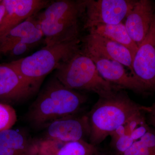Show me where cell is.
<instances>
[{
  "label": "cell",
  "mask_w": 155,
  "mask_h": 155,
  "mask_svg": "<svg viewBox=\"0 0 155 155\" xmlns=\"http://www.w3.org/2000/svg\"><path fill=\"white\" fill-rule=\"evenodd\" d=\"M119 155H155V130L147 131L139 140Z\"/></svg>",
  "instance_id": "ac0fdd59"
},
{
  "label": "cell",
  "mask_w": 155,
  "mask_h": 155,
  "mask_svg": "<svg viewBox=\"0 0 155 155\" xmlns=\"http://www.w3.org/2000/svg\"><path fill=\"white\" fill-rule=\"evenodd\" d=\"M149 119H155V101L151 107H149Z\"/></svg>",
  "instance_id": "d4e9b609"
},
{
  "label": "cell",
  "mask_w": 155,
  "mask_h": 155,
  "mask_svg": "<svg viewBox=\"0 0 155 155\" xmlns=\"http://www.w3.org/2000/svg\"><path fill=\"white\" fill-rule=\"evenodd\" d=\"M86 100L85 96L66 87L54 76L31 106L27 118L35 127H45L58 119L76 115Z\"/></svg>",
  "instance_id": "6da1fadb"
},
{
  "label": "cell",
  "mask_w": 155,
  "mask_h": 155,
  "mask_svg": "<svg viewBox=\"0 0 155 155\" xmlns=\"http://www.w3.org/2000/svg\"><path fill=\"white\" fill-rule=\"evenodd\" d=\"M87 30L89 33L96 34L124 46L130 50L133 58L138 49V46L130 37L122 22L115 25L99 24Z\"/></svg>",
  "instance_id": "2e32d148"
},
{
  "label": "cell",
  "mask_w": 155,
  "mask_h": 155,
  "mask_svg": "<svg viewBox=\"0 0 155 155\" xmlns=\"http://www.w3.org/2000/svg\"><path fill=\"white\" fill-rule=\"evenodd\" d=\"M90 57L94 62L99 73L104 80L121 89H127L143 93V90L137 81L129 74L122 64L105 58Z\"/></svg>",
  "instance_id": "4fadbf2b"
},
{
  "label": "cell",
  "mask_w": 155,
  "mask_h": 155,
  "mask_svg": "<svg viewBox=\"0 0 155 155\" xmlns=\"http://www.w3.org/2000/svg\"><path fill=\"white\" fill-rule=\"evenodd\" d=\"M34 45H35L28 44L22 41L18 42L11 48L6 55L11 56L22 55L27 52L30 48Z\"/></svg>",
  "instance_id": "7402d4cb"
},
{
  "label": "cell",
  "mask_w": 155,
  "mask_h": 155,
  "mask_svg": "<svg viewBox=\"0 0 155 155\" xmlns=\"http://www.w3.org/2000/svg\"><path fill=\"white\" fill-rule=\"evenodd\" d=\"M37 17L45 38V46H51L79 38V19L84 14V0L51 2Z\"/></svg>",
  "instance_id": "3957f363"
},
{
  "label": "cell",
  "mask_w": 155,
  "mask_h": 155,
  "mask_svg": "<svg viewBox=\"0 0 155 155\" xmlns=\"http://www.w3.org/2000/svg\"><path fill=\"white\" fill-rule=\"evenodd\" d=\"M46 138L66 143L85 140L90 133L88 116L72 115L52 122L45 127Z\"/></svg>",
  "instance_id": "30bf717a"
},
{
  "label": "cell",
  "mask_w": 155,
  "mask_h": 155,
  "mask_svg": "<svg viewBox=\"0 0 155 155\" xmlns=\"http://www.w3.org/2000/svg\"><path fill=\"white\" fill-rule=\"evenodd\" d=\"M150 127L146 122L138 126L131 132L130 135L134 141L139 140L145 134Z\"/></svg>",
  "instance_id": "603a6c76"
},
{
  "label": "cell",
  "mask_w": 155,
  "mask_h": 155,
  "mask_svg": "<svg viewBox=\"0 0 155 155\" xmlns=\"http://www.w3.org/2000/svg\"><path fill=\"white\" fill-rule=\"evenodd\" d=\"M81 50L88 57L116 61L131 71L133 57L122 45L96 34L89 33L82 39Z\"/></svg>",
  "instance_id": "ba28073f"
},
{
  "label": "cell",
  "mask_w": 155,
  "mask_h": 155,
  "mask_svg": "<svg viewBox=\"0 0 155 155\" xmlns=\"http://www.w3.org/2000/svg\"><path fill=\"white\" fill-rule=\"evenodd\" d=\"M5 13V7L0 1V23Z\"/></svg>",
  "instance_id": "484cf974"
},
{
  "label": "cell",
  "mask_w": 155,
  "mask_h": 155,
  "mask_svg": "<svg viewBox=\"0 0 155 155\" xmlns=\"http://www.w3.org/2000/svg\"><path fill=\"white\" fill-rule=\"evenodd\" d=\"M131 74L143 92L155 91V14L149 32L134 56Z\"/></svg>",
  "instance_id": "52a82bcc"
},
{
  "label": "cell",
  "mask_w": 155,
  "mask_h": 155,
  "mask_svg": "<svg viewBox=\"0 0 155 155\" xmlns=\"http://www.w3.org/2000/svg\"><path fill=\"white\" fill-rule=\"evenodd\" d=\"M97 146L84 140L63 143L54 155H97Z\"/></svg>",
  "instance_id": "e0dca14e"
},
{
  "label": "cell",
  "mask_w": 155,
  "mask_h": 155,
  "mask_svg": "<svg viewBox=\"0 0 155 155\" xmlns=\"http://www.w3.org/2000/svg\"><path fill=\"white\" fill-rule=\"evenodd\" d=\"M54 76L68 88L92 92L99 97L122 90L101 77L94 61L81 48L56 69Z\"/></svg>",
  "instance_id": "5b68a950"
},
{
  "label": "cell",
  "mask_w": 155,
  "mask_h": 155,
  "mask_svg": "<svg viewBox=\"0 0 155 155\" xmlns=\"http://www.w3.org/2000/svg\"><path fill=\"white\" fill-rule=\"evenodd\" d=\"M79 38L45 47L11 64L23 80L38 90L46 75L55 70L81 48Z\"/></svg>",
  "instance_id": "277c9868"
},
{
  "label": "cell",
  "mask_w": 155,
  "mask_h": 155,
  "mask_svg": "<svg viewBox=\"0 0 155 155\" xmlns=\"http://www.w3.org/2000/svg\"><path fill=\"white\" fill-rule=\"evenodd\" d=\"M38 91L9 63L0 64V103L11 105L22 102Z\"/></svg>",
  "instance_id": "9c48e42d"
},
{
  "label": "cell",
  "mask_w": 155,
  "mask_h": 155,
  "mask_svg": "<svg viewBox=\"0 0 155 155\" xmlns=\"http://www.w3.org/2000/svg\"><path fill=\"white\" fill-rule=\"evenodd\" d=\"M39 141L20 130L0 132V155H38Z\"/></svg>",
  "instance_id": "9a60e30c"
},
{
  "label": "cell",
  "mask_w": 155,
  "mask_h": 155,
  "mask_svg": "<svg viewBox=\"0 0 155 155\" xmlns=\"http://www.w3.org/2000/svg\"><path fill=\"white\" fill-rule=\"evenodd\" d=\"M145 111H141L132 116L125 123L126 135H130L135 128L146 122L144 116Z\"/></svg>",
  "instance_id": "44dd1931"
},
{
  "label": "cell",
  "mask_w": 155,
  "mask_h": 155,
  "mask_svg": "<svg viewBox=\"0 0 155 155\" xmlns=\"http://www.w3.org/2000/svg\"><path fill=\"white\" fill-rule=\"evenodd\" d=\"M130 135H125L118 139L114 143H111L115 155H119L126 151L134 142Z\"/></svg>",
  "instance_id": "ffe728a7"
},
{
  "label": "cell",
  "mask_w": 155,
  "mask_h": 155,
  "mask_svg": "<svg viewBox=\"0 0 155 155\" xmlns=\"http://www.w3.org/2000/svg\"><path fill=\"white\" fill-rule=\"evenodd\" d=\"M124 124L119 126L110 134L111 138V143H114L121 137L126 135V130Z\"/></svg>",
  "instance_id": "cb8c5ba5"
},
{
  "label": "cell",
  "mask_w": 155,
  "mask_h": 155,
  "mask_svg": "<svg viewBox=\"0 0 155 155\" xmlns=\"http://www.w3.org/2000/svg\"><path fill=\"white\" fill-rule=\"evenodd\" d=\"M17 121V115L10 105L0 103V132L11 129Z\"/></svg>",
  "instance_id": "d6986e66"
},
{
  "label": "cell",
  "mask_w": 155,
  "mask_h": 155,
  "mask_svg": "<svg viewBox=\"0 0 155 155\" xmlns=\"http://www.w3.org/2000/svg\"><path fill=\"white\" fill-rule=\"evenodd\" d=\"M5 13L0 23V38L26 19L45 9L51 3L46 0H2Z\"/></svg>",
  "instance_id": "8fae6325"
},
{
  "label": "cell",
  "mask_w": 155,
  "mask_h": 155,
  "mask_svg": "<svg viewBox=\"0 0 155 155\" xmlns=\"http://www.w3.org/2000/svg\"></svg>",
  "instance_id": "83f0119b"
},
{
  "label": "cell",
  "mask_w": 155,
  "mask_h": 155,
  "mask_svg": "<svg viewBox=\"0 0 155 155\" xmlns=\"http://www.w3.org/2000/svg\"><path fill=\"white\" fill-rule=\"evenodd\" d=\"M135 0H84V28L99 24L122 23L134 6Z\"/></svg>",
  "instance_id": "8992f818"
},
{
  "label": "cell",
  "mask_w": 155,
  "mask_h": 155,
  "mask_svg": "<svg viewBox=\"0 0 155 155\" xmlns=\"http://www.w3.org/2000/svg\"><path fill=\"white\" fill-rule=\"evenodd\" d=\"M153 2L136 1L127 15L125 25L130 37L139 46L149 32L155 13Z\"/></svg>",
  "instance_id": "7c38bea8"
},
{
  "label": "cell",
  "mask_w": 155,
  "mask_h": 155,
  "mask_svg": "<svg viewBox=\"0 0 155 155\" xmlns=\"http://www.w3.org/2000/svg\"><path fill=\"white\" fill-rule=\"evenodd\" d=\"M141 111L148 113L149 107L134 102L122 90L107 96L99 97L87 116L89 143L97 146L116 128Z\"/></svg>",
  "instance_id": "7a4b0ae2"
},
{
  "label": "cell",
  "mask_w": 155,
  "mask_h": 155,
  "mask_svg": "<svg viewBox=\"0 0 155 155\" xmlns=\"http://www.w3.org/2000/svg\"><path fill=\"white\" fill-rule=\"evenodd\" d=\"M37 14L29 17L0 38V56L5 55L11 48L18 42L35 45L41 40L44 35Z\"/></svg>",
  "instance_id": "5bb4252c"
},
{
  "label": "cell",
  "mask_w": 155,
  "mask_h": 155,
  "mask_svg": "<svg viewBox=\"0 0 155 155\" xmlns=\"http://www.w3.org/2000/svg\"><path fill=\"white\" fill-rule=\"evenodd\" d=\"M150 122L155 127V119H149Z\"/></svg>",
  "instance_id": "4316f807"
}]
</instances>
